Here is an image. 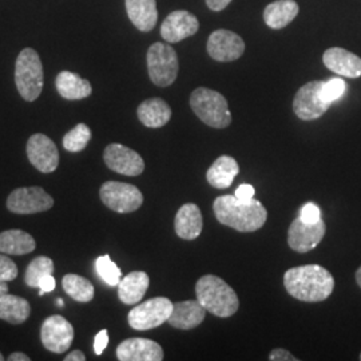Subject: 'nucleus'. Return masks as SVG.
<instances>
[{
	"instance_id": "nucleus-17",
	"label": "nucleus",
	"mask_w": 361,
	"mask_h": 361,
	"mask_svg": "<svg viewBox=\"0 0 361 361\" xmlns=\"http://www.w3.org/2000/svg\"><path fill=\"white\" fill-rule=\"evenodd\" d=\"M200 28V22L193 13L178 10L169 13L161 26V35L169 43H178L183 39L193 37Z\"/></svg>"
},
{
	"instance_id": "nucleus-12",
	"label": "nucleus",
	"mask_w": 361,
	"mask_h": 361,
	"mask_svg": "<svg viewBox=\"0 0 361 361\" xmlns=\"http://www.w3.org/2000/svg\"><path fill=\"white\" fill-rule=\"evenodd\" d=\"M104 159L107 168L122 176L137 177L145 170L142 157L121 143L109 145L104 149Z\"/></svg>"
},
{
	"instance_id": "nucleus-42",
	"label": "nucleus",
	"mask_w": 361,
	"mask_h": 361,
	"mask_svg": "<svg viewBox=\"0 0 361 361\" xmlns=\"http://www.w3.org/2000/svg\"><path fill=\"white\" fill-rule=\"evenodd\" d=\"M8 361H30V357L25 355V353H22V352H13V353L10 355Z\"/></svg>"
},
{
	"instance_id": "nucleus-9",
	"label": "nucleus",
	"mask_w": 361,
	"mask_h": 361,
	"mask_svg": "<svg viewBox=\"0 0 361 361\" xmlns=\"http://www.w3.org/2000/svg\"><path fill=\"white\" fill-rule=\"evenodd\" d=\"M54 207V198L39 186L15 189L7 198V209L15 214H35Z\"/></svg>"
},
{
	"instance_id": "nucleus-37",
	"label": "nucleus",
	"mask_w": 361,
	"mask_h": 361,
	"mask_svg": "<svg viewBox=\"0 0 361 361\" xmlns=\"http://www.w3.org/2000/svg\"><path fill=\"white\" fill-rule=\"evenodd\" d=\"M253 195H255V188L252 185H249V183L240 185L237 188V190H235V197L238 200H241V201H250V200L255 198Z\"/></svg>"
},
{
	"instance_id": "nucleus-6",
	"label": "nucleus",
	"mask_w": 361,
	"mask_h": 361,
	"mask_svg": "<svg viewBox=\"0 0 361 361\" xmlns=\"http://www.w3.org/2000/svg\"><path fill=\"white\" fill-rule=\"evenodd\" d=\"M149 77L155 86L168 87L178 75L180 62L176 50L166 43H154L147 51Z\"/></svg>"
},
{
	"instance_id": "nucleus-29",
	"label": "nucleus",
	"mask_w": 361,
	"mask_h": 361,
	"mask_svg": "<svg viewBox=\"0 0 361 361\" xmlns=\"http://www.w3.org/2000/svg\"><path fill=\"white\" fill-rule=\"evenodd\" d=\"M63 290L78 302H89L94 298V286L90 281L78 274H66L62 280Z\"/></svg>"
},
{
	"instance_id": "nucleus-43",
	"label": "nucleus",
	"mask_w": 361,
	"mask_h": 361,
	"mask_svg": "<svg viewBox=\"0 0 361 361\" xmlns=\"http://www.w3.org/2000/svg\"><path fill=\"white\" fill-rule=\"evenodd\" d=\"M8 293V285L6 281H0V297Z\"/></svg>"
},
{
	"instance_id": "nucleus-35",
	"label": "nucleus",
	"mask_w": 361,
	"mask_h": 361,
	"mask_svg": "<svg viewBox=\"0 0 361 361\" xmlns=\"http://www.w3.org/2000/svg\"><path fill=\"white\" fill-rule=\"evenodd\" d=\"M300 219H302L304 222H308V224H316L320 219H322V210L316 204L308 202V204H305L304 207H301Z\"/></svg>"
},
{
	"instance_id": "nucleus-10",
	"label": "nucleus",
	"mask_w": 361,
	"mask_h": 361,
	"mask_svg": "<svg viewBox=\"0 0 361 361\" xmlns=\"http://www.w3.org/2000/svg\"><path fill=\"white\" fill-rule=\"evenodd\" d=\"M322 80H312L298 89L293 101V111L302 121H314L323 116L331 104L322 98Z\"/></svg>"
},
{
	"instance_id": "nucleus-19",
	"label": "nucleus",
	"mask_w": 361,
	"mask_h": 361,
	"mask_svg": "<svg viewBox=\"0 0 361 361\" xmlns=\"http://www.w3.org/2000/svg\"><path fill=\"white\" fill-rule=\"evenodd\" d=\"M207 310L198 300H188L173 304V312L168 323L180 331H189L197 328L205 320Z\"/></svg>"
},
{
	"instance_id": "nucleus-44",
	"label": "nucleus",
	"mask_w": 361,
	"mask_h": 361,
	"mask_svg": "<svg viewBox=\"0 0 361 361\" xmlns=\"http://www.w3.org/2000/svg\"><path fill=\"white\" fill-rule=\"evenodd\" d=\"M356 283L361 288V267L356 271Z\"/></svg>"
},
{
	"instance_id": "nucleus-3",
	"label": "nucleus",
	"mask_w": 361,
	"mask_h": 361,
	"mask_svg": "<svg viewBox=\"0 0 361 361\" xmlns=\"http://www.w3.org/2000/svg\"><path fill=\"white\" fill-rule=\"evenodd\" d=\"M197 300L217 317H231L240 308L232 286L214 274L202 276L195 284Z\"/></svg>"
},
{
	"instance_id": "nucleus-36",
	"label": "nucleus",
	"mask_w": 361,
	"mask_h": 361,
	"mask_svg": "<svg viewBox=\"0 0 361 361\" xmlns=\"http://www.w3.org/2000/svg\"><path fill=\"white\" fill-rule=\"evenodd\" d=\"M109 344V332L106 329H102L98 335L95 336V340H94V350H95V355L101 356L104 353V349Z\"/></svg>"
},
{
	"instance_id": "nucleus-15",
	"label": "nucleus",
	"mask_w": 361,
	"mask_h": 361,
	"mask_svg": "<svg viewBox=\"0 0 361 361\" xmlns=\"http://www.w3.org/2000/svg\"><path fill=\"white\" fill-rule=\"evenodd\" d=\"M325 235V222L320 219L316 224L304 222L297 217L288 231V245L298 253H307L322 243Z\"/></svg>"
},
{
	"instance_id": "nucleus-23",
	"label": "nucleus",
	"mask_w": 361,
	"mask_h": 361,
	"mask_svg": "<svg viewBox=\"0 0 361 361\" xmlns=\"http://www.w3.org/2000/svg\"><path fill=\"white\" fill-rule=\"evenodd\" d=\"M240 173L237 161L231 155H221L207 169V180L216 189H226Z\"/></svg>"
},
{
	"instance_id": "nucleus-46",
	"label": "nucleus",
	"mask_w": 361,
	"mask_h": 361,
	"mask_svg": "<svg viewBox=\"0 0 361 361\" xmlns=\"http://www.w3.org/2000/svg\"><path fill=\"white\" fill-rule=\"evenodd\" d=\"M4 360V357H3V355H1V353H0V361H3Z\"/></svg>"
},
{
	"instance_id": "nucleus-22",
	"label": "nucleus",
	"mask_w": 361,
	"mask_h": 361,
	"mask_svg": "<svg viewBox=\"0 0 361 361\" xmlns=\"http://www.w3.org/2000/svg\"><path fill=\"white\" fill-rule=\"evenodd\" d=\"M126 11L134 26L142 32L154 28L158 20L155 0H126Z\"/></svg>"
},
{
	"instance_id": "nucleus-31",
	"label": "nucleus",
	"mask_w": 361,
	"mask_h": 361,
	"mask_svg": "<svg viewBox=\"0 0 361 361\" xmlns=\"http://www.w3.org/2000/svg\"><path fill=\"white\" fill-rule=\"evenodd\" d=\"M91 140V130L87 125L79 123L63 137V147L70 153H79L86 149Z\"/></svg>"
},
{
	"instance_id": "nucleus-24",
	"label": "nucleus",
	"mask_w": 361,
	"mask_h": 361,
	"mask_svg": "<svg viewBox=\"0 0 361 361\" xmlns=\"http://www.w3.org/2000/svg\"><path fill=\"white\" fill-rule=\"evenodd\" d=\"M55 86L59 95L68 101L85 99L90 97L92 92L90 82L71 71L59 73L55 80Z\"/></svg>"
},
{
	"instance_id": "nucleus-47",
	"label": "nucleus",
	"mask_w": 361,
	"mask_h": 361,
	"mask_svg": "<svg viewBox=\"0 0 361 361\" xmlns=\"http://www.w3.org/2000/svg\"><path fill=\"white\" fill-rule=\"evenodd\" d=\"M360 360H361V353H360Z\"/></svg>"
},
{
	"instance_id": "nucleus-41",
	"label": "nucleus",
	"mask_w": 361,
	"mask_h": 361,
	"mask_svg": "<svg viewBox=\"0 0 361 361\" xmlns=\"http://www.w3.org/2000/svg\"><path fill=\"white\" fill-rule=\"evenodd\" d=\"M86 356L82 350H73L71 353H68L65 357V361H85Z\"/></svg>"
},
{
	"instance_id": "nucleus-27",
	"label": "nucleus",
	"mask_w": 361,
	"mask_h": 361,
	"mask_svg": "<svg viewBox=\"0 0 361 361\" xmlns=\"http://www.w3.org/2000/svg\"><path fill=\"white\" fill-rule=\"evenodd\" d=\"M37 247L31 234L20 229H11L0 233V252L10 256H23L34 252Z\"/></svg>"
},
{
	"instance_id": "nucleus-16",
	"label": "nucleus",
	"mask_w": 361,
	"mask_h": 361,
	"mask_svg": "<svg viewBox=\"0 0 361 361\" xmlns=\"http://www.w3.org/2000/svg\"><path fill=\"white\" fill-rule=\"evenodd\" d=\"M116 359L119 361H161L164 360V349L153 340L134 337L118 345Z\"/></svg>"
},
{
	"instance_id": "nucleus-11",
	"label": "nucleus",
	"mask_w": 361,
	"mask_h": 361,
	"mask_svg": "<svg viewBox=\"0 0 361 361\" xmlns=\"http://www.w3.org/2000/svg\"><path fill=\"white\" fill-rule=\"evenodd\" d=\"M40 340L47 350L65 353L74 341V328L63 316H50L42 324Z\"/></svg>"
},
{
	"instance_id": "nucleus-28",
	"label": "nucleus",
	"mask_w": 361,
	"mask_h": 361,
	"mask_svg": "<svg viewBox=\"0 0 361 361\" xmlns=\"http://www.w3.org/2000/svg\"><path fill=\"white\" fill-rule=\"evenodd\" d=\"M31 307L26 298L6 293L0 297V319L7 323L19 325L27 322Z\"/></svg>"
},
{
	"instance_id": "nucleus-2",
	"label": "nucleus",
	"mask_w": 361,
	"mask_h": 361,
	"mask_svg": "<svg viewBox=\"0 0 361 361\" xmlns=\"http://www.w3.org/2000/svg\"><path fill=\"white\" fill-rule=\"evenodd\" d=\"M214 214L225 226L237 232H256L264 226L268 212L258 200L241 201L235 195H221L213 204Z\"/></svg>"
},
{
	"instance_id": "nucleus-33",
	"label": "nucleus",
	"mask_w": 361,
	"mask_h": 361,
	"mask_svg": "<svg viewBox=\"0 0 361 361\" xmlns=\"http://www.w3.org/2000/svg\"><path fill=\"white\" fill-rule=\"evenodd\" d=\"M347 91V83L341 78H332L328 82H324L322 86V98L328 104H334L338 101Z\"/></svg>"
},
{
	"instance_id": "nucleus-21",
	"label": "nucleus",
	"mask_w": 361,
	"mask_h": 361,
	"mask_svg": "<svg viewBox=\"0 0 361 361\" xmlns=\"http://www.w3.org/2000/svg\"><path fill=\"white\" fill-rule=\"evenodd\" d=\"M150 285L149 274L145 271H131L118 284V297L126 304L133 305L142 300Z\"/></svg>"
},
{
	"instance_id": "nucleus-8",
	"label": "nucleus",
	"mask_w": 361,
	"mask_h": 361,
	"mask_svg": "<svg viewBox=\"0 0 361 361\" xmlns=\"http://www.w3.org/2000/svg\"><path fill=\"white\" fill-rule=\"evenodd\" d=\"M99 197L106 207L116 213H133L143 204L142 193L137 186L116 180L104 182Z\"/></svg>"
},
{
	"instance_id": "nucleus-13",
	"label": "nucleus",
	"mask_w": 361,
	"mask_h": 361,
	"mask_svg": "<svg viewBox=\"0 0 361 361\" xmlns=\"http://www.w3.org/2000/svg\"><path fill=\"white\" fill-rule=\"evenodd\" d=\"M27 157L34 168L49 174L59 165V152L56 145L44 134H34L27 142Z\"/></svg>"
},
{
	"instance_id": "nucleus-45",
	"label": "nucleus",
	"mask_w": 361,
	"mask_h": 361,
	"mask_svg": "<svg viewBox=\"0 0 361 361\" xmlns=\"http://www.w3.org/2000/svg\"><path fill=\"white\" fill-rule=\"evenodd\" d=\"M56 302H58V305H59V307H62V305H63V301H62L61 298H58V300H56Z\"/></svg>"
},
{
	"instance_id": "nucleus-38",
	"label": "nucleus",
	"mask_w": 361,
	"mask_h": 361,
	"mask_svg": "<svg viewBox=\"0 0 361 361\" xmlns=\"http://www.w3.org/2000/svg\"><path fill=\"white\" fill-rule=\"evenodd\" d=\"M269 360L271 361H297L290 352H288L286 349L276 348L269 353Z\"/></svg>"
},
{
	"instance_id": "nucleus-4",
	"label": "nucleus",
	"mask_w": 361,
	"mask_h": 361,
	"mask_svg": "<svg viewBox=\"0 0 361 361\" xmlns=\"http://www.w3.org/2000/svg\"><path fill=\"white\" fill-rule=\"evenodd\" d=\"M194 114L205 125L214 129H225L232 123V114L226 98L219 91L198 87L190 95Z\"/></svg>"
},
{
	"instance_id": "nucleus-40",
	"label": "nucleus",
	"mask_w": 361,
	"mask_h": 361,
	"mask_svg": "<svg viewBox=\"0 0 361 361\" xmlns=\"http://www.w3.org/2000/svg\"><path fill=\"white\" fill-rule=\"evenodd\" d=\"M231 3H232V0H207V7L212 11H217V13L225 10Z\"/></svg>"
},
{
	"instance_id": "nucleus-39",
	"label": "nucleus",
	"mask_w": 361,
	"mask_h": 361,
	"mask_svg": "<svg viewBox=\"0 0 361 361\" xmlns=\"http://www.w3.org/2000/svg\"><path fill=\"white\" fill-rule=\"evenodd\" d=\"M55 279H54V276L52 274H47V276H44L42 280H40V283H39V289H40V296L42 295H44V293H49V292H52L54 289H55Z\"/></svg>"
},
{
	"instance_id": "nucleus-20",
	"label": "nucleus",
	"mask_w": 361,
	"mask_h": 361,
	"mask_svg": "<svg viewBox=\"0 0 361 361\" xmlns=\"http://www.w3.org/2000/svg\"><path fill=\"white\" fill-rule=\"evenodd\" d=\"M174 228L177 235L182 240L192 241L198 238L204 228V219L200 207L195 204H185L180 207L174 219Z\"/></svg>"
},
{
	"instance_id": "nucleus-26",
	"label": "nucleus",
	"mask_w": 361,
	"mask_h": 361,
	"mask_svg": "<svg viewBox=\"0 0 361 361\" xmlns=\"http://www.w3.org/2000/svg\"><path fill=\"white\" fill-rule=\"evenodd\" d=\"M298 4L295 0H276L267 6L264 20L273 30H281L288 26L298 13Z\"/></svg>"
},
{
	"instance_id": "nucleus-7",
	"label": "nucleus",
	"mask_w": 361,
	"mask_h": 361,
	"mask_svg": "<svg viewBox=\"0 0 361 361\" xmlns=\"http://www.w3.org/2000/svg\"><path fill=\"white\" fill-rule=\"evenodd\" d=\"M173 302L166 297H154L130 310L128 320L135 331H149L168 323Z\"/></svg>"
},
{
	"instance_id": "nucleus-18",
	"label": "nucleus",
	"mask_w": 361,
	"mask_h": 361,
	"mask_svg": "<svg viewBox=\"0 0 361 361\" xmlns=\"http://www.w3.org/2000/svg\"><path fill=\"white\" fill-rule=\"evenodd\" d=\"M324 65L337 75L345 78L361 77V58L341 47H332L324 52Z\"/></svg>"
},
{
	"instance_id": "nucleus-14",
	"label": "nucleus",
	"mask_w": 361,
	"mask_h": 361,
	"mask_svg": "<svg viewBox=\"0 0 361 361\" xmlns=\"http://www.w3.org/2000/svg\"><path fill=\"white\" fill-rule=\"evenodd\" d=\"M245 43L229 30H217L207 39V52L217 62H233L243 56Z\"/></svg>"
},
{
	"instance_id": "nucleus-5",
	"label": "nucleus",
	"mask_w": 361,
	"mask_h": 361,
	"mask_svg": "<svg viewBox=\"0 0 361 361\" xmlns=\"http://www.w3.org/2000/svg\"><path fill=\"white\" fill-rule=\"evenodd\" d=\"M15 83L20 97L27 102L38 99L43 90V66L38 52L25 49L16 58Z\"/></svg>"
},
{
	"instance_id": "nucleus-34",
	"label": "nucleus",
	"mask_w": 361,
	"mask_h": 361,
	"mask_svg": "<svg viewBox=\"0 0 361 361\" xmlns=\"http://www.w3.org/2000/svg\"><path fill=\"white\" fill-rule=\"evenodd\" d=\"M18 276V267L6 256H0V281H13Z\"/></svg>"
},
{
	"instance_id": "nucleus-32",
	"label": "nucleus",
	"mask_w": 361,
	"mask_h": 361,
	"mask_svg": "<svg viewBox=\"0 0 361 361\" xmlns=\"http://www.w3.org/2000/svg\"><path fill=\"white\" fill-rule=\"evenodd\" d=\"M95 269L98 276L110 286H116L122 280V271L116 267V264L111 261L109 255L97 258Z\"/></svg>"
},
{
	"instance_id": "nucleus-1",
	"label": "nucleus",
	"mask_w": 361,
	"mask_h": 361,
	"mask_svg": "<svg viewBox=\"0 0 361 361\" xmlns=\"http://www.w3.org/2000/svg\"><path fill=\"white\" fill-rule=\"evenodd\" d=\"M286 292L304 302H320L335 289L334 276L320 265H302L285 271Z\"/></svg>"
},
{
	"instance_id": "nucleus-25",
	"label": "nucleus",
	"mask_w": 361,
	"mask_h": 361,
	"mask_svg": "<svg viewBox=\"0 0 361 361\" xmlns=\"http://www.w3.org/2000/svg\"><path fill=\"white\" fill-rule=\"evenodd\" d=\"M138 118L146 128L159 129L165 126L171 118V109L161 98H150L140 104Z\"/></svg>"
},
{
	"instance_id": "nucleus-30",
	"label": "nucleus",
	"mask_w": 361,
	"mask_h": 361,
	"mask_svg": "<svg viewBox=\"0 0 361 361\" xmlns=\"http://www.w3.org/2000/svg\"><path fill=\"white\" fill-rule=\"evenodd\" d=\"M52 273H54V262L51 258L40 256V257L34 258L27 267L25 281L31 288H39L40 280L44 276L52 274Z\"/></svg>"
}]
</instances>
